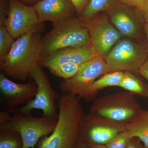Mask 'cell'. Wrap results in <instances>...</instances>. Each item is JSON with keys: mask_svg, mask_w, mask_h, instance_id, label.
Segmentation results:
<instances>
[{"mask_svg": "<svg viewBox=\"0 0 148 148\" xmlns=\"http://www.w3.org/2000/svg\"><path fill=\"white\" fill-rule=\"evenodd\" d=\"M80 99L69 94L60 95L57 123L50 135L39 141L38 148H76L80 123L84 114Z\"/></svg>", "mask_w": 148, "mask_h": 148, "instance_id": "1", "label": "cell"}, {"mask_svg": "<svg viewBox=\"0 0 148 148\" xmlns=\"http://www.w3.org/2000/svg\"><path fill=\"white\" fill-rule=\"evenodd\" d=\"M42 51L39 33L22 35L15 41L8 54L0 61L2 73L14 79L25 82L33 67L38 64Z\"/></svg>", "mask_w": 148, "mask_h": 148, "instance_id": "2", "label": "cell"}, {"mask_svg": "<svg viewBox=\"0 0 148 148\" xmlns=\"http://www.w3.org/2000/svg\"><path fill=\"white\" fill-rule=\"evenodd\" d=\"M79 17L53 24L52 30L42 38L41 58L62 49L90 45L86 24Z\"/></svg>", "mask_w": 148, "mask_h": 148, "instance_id": "3", "label": "cell"}, {"mask_svg": "<svg viewBox=\"0 0 148 148\" xmlns=\"http://www.w3.org/2000/svg\"><path fill=\"white\" fill-rule=\"evenodd\" d=\"M108 73V68L104 57L99 56L83 64L74 76L60 83L59 88L64 94L93 101L98 92L93 90L92 85L99 77Z\"/></svg>", "mask_w": 148, "mask_h": 148, "instance_id": "4", "label": "cell"}, {"mask_svg": "<svg viewBox=\"0 0 148 148\" xmlns=\"http://www.w3.org/2000/svg\"><path fill=\"white\" fill-rule=\"evenodd\" d=\"M134 95L126 92L104 95L95 100L89 112L125 124L143 110Z\"/></svg>", "mask_w": 148, "mask_h": 148, "instance_id": "5", "label": "cell"}, {"mask_svg": "<svg viewBox=\"0 0 148 148\" xmlns=\"http://www.w3.org/2000/svg\"><path fill=\"white\" fill-rule=\"evenodd\" d=\"M7 123L0 125V130H10L18 132L23 141L22 148H34L38 142L53 132L58 119L36 118L30 115L13 113Z\"/></svg>", "mask_w": 148, "mask_h": 148, "instance_id": "6", "label": "cell"}, {"mask_svg": "<svg viewBox=\"0 0 148 148\" xmlns=\"http://www.w3.org/2000/svg\"><path fill=\"white\" fill-rule=\"evenodd\" d=\"M126 130L125 123L89 112L84 115L79 127L78 144L106 145L120 132Z\"/></svg>", "mask_w": 148, "mask_h": 148, "instance_id": "7", "label": "cell"}, {"mask_svg": "<svg viewBox=\"0 0 148 148\" xmlns=\"http://www.w3.org/2000/svg\"><path fill=\"white\" fill-rule=\"evenodd\" d=\"M42 67L36 64L32 68L30 76L37 84V92L35 98L14 111L24 115H30L34 110L42 111L45 116L58 119V102L60 95L53 89Z\"/></svg>", "mask_w": 148, "mask_h": 148, "instance_id": "8", "label": "cell"}, {"mask_svg": "<svg viewBox=\"0 0 148 148\" xmlns=\"http://www.w3.org/2000/svg\"><path fill=\"white\" fill-rule=\"evenodd\" d=\"M104 58L109 73L120 71L132 73H138L148 58L144 47L127 38L119 40Z\"/></svg>", "mask_w": 148, "mask_h": 148, "instance_id": "9", "label": "cell"}, {"mask_svg": "<svg viewBox=\"0 0 148 148\" xmlns=\"http://www.w3.org/2000/svg\"><path fill=\"white\" fill-rule=\"evenodd\" d=\"M7 16L3 24L14 39L30 33H40L45 30L34 6L20 0H8Z\"/></svg>", "mask_w": 148, "mask_h": 148, "instance_id": "10", "label": "cell"}, {"mask_svg": "<svg viewBox=\"0 0 148 148\" xmlns=\"http://www.w3.org/2000/svg\"><path fill=\"white\" fill-rule=\"evenodd\" d=\"M86 25L90 44L97 53L103 57L108 53L122 36L106 16L92 19Z\"/></svg>", "mask_w": 148, "mask_h": 148, "instance_id": "11", "label": "cell"}, {"mask_svg": "<svg viewBox=\"0 0 148 148\" xmlns=\"http://www.w3.org/2000/svg\"><path fill=\"white\" fill-rule=\"evenodd\" d=\"M38 90L34 81L24 84L16 83L0 73V90L6 101V110L10 113L19 108L35 98Z\"/></svg>", "mask_w": 148, "mask_h": 148, "instance_id": "12", "label": "cell"}, {"mask_svg": "<svg viewBox=\"0 0 148 148\" xmlns=\"http://www.w3.org/2000/svg\"><path fill=\"white\" fill-rule=\"evenodd\" d=\"M99 56L90 44L84 46L59 49L41 58L38 64L47 69L51 66L63 63L83 64Z\"/></svg>", "mask_w": 148, "mask_h": 148, "instance_id": "13", "label": "cell"}, {"mask_svg": "<svg viewBox=\"0 0 148 148\" xmlns=\"http://www.w3.org/2000/svg\"><path fill=\"white\" fill-rule=\"evenodd\" d=\"M34 7L40 21H50L53 24L73 18L76 12L71 0H40Z\"/></svg>", "mask_w": 148, "mask_h": 148, "instance_id": "14", "label": "cell"}, {"mask_svg": "<svg viewBox=\"0 0 148 148\" xmlns=\"http://www.w3.org/2000/svg\"><path fill=\"white\" fill-rule=\"evenodd\" d=\"M110 10L111 21L122 36L130 38L138 37L140 27L136 11L122 3H116Z\"/></svg>", "mask_w": 148, "mask_h": 148, "instance_id": "15", "label": "cell"}, {"mask_svg": "<svg viewBox=\"0 0 148 148\" xmlns=\"http://www.w3.org/2000/svg\"><path fill=\"white\" fill-rule=\"evenodd\" d=\"M126 130L132 137L138 138L148 148V111H142L131 121L125 124Z\"/></svg>", "mask_w": 148, "mask_h": 148, "instance_id": "16", "label": "cell"}, {"mask_svg": "<svg viewBox=\"0 0 148 148\" xmlns=\"http://www.w3.org/2000/svg\"><path fill=\"white\" fill-rule=\"evenodd\" d=\"M119 87L134 94L148 97V86L134 75L131 72H124V75Z\"/></svg>", "mask_w": 148, "mask_h": 148, "instance_id": "17", "label": "cell"}, {"mask_svg": "<svg viewBox=\"0 0 148 148\" xmlns=\"http://www.w3.org/2000/svg\"><path fill=\"white\" fill-rule=\"evenodd\" d=\"M116 4V0H89L80 18L85 22H89L98 12L111 10Z\"/></svg>", "mask_w": 148, "mask_h": 148, "instance_id": "18", "label": "cell"}, {"mask_svg": "<svg viewBox=\"0 0 148 148\" xmlns=\"http://www.w3.org/2000/svg\"><path fill=\"white\" fill-rule=\"evenodd\" d=\"M124 75V72L117 71L107 73L92 85L93 90L98 92L99 90L109 86H119Z\"/></svg>", "mask_w": 148, "mask_h": 148, "instance_id": "19", "label": "cell"}, {"mask_svg": "<svg viewBox=\"0 0 148 148\" xmlns=\"http://www.w3.org/2000/svg\"><path fill=\"white\" fill-rule=\"evenodd\" d=\"M82 64L63 63L51 66L47 69L56 76L67 79L73 77L77 73Z\"/></svg>", "mask_w": 148, "mask_h": 148, "instance_id": "20", "label": "cell"}, {"mask_svg": "<svg viewBox=\"0 0 148 148\" xmlns=\"http://www.w3.org/2000/svg\"><path fill=\"white\" fill-rule=\"evenodd\" d=\"M21 135L15 131L0 130V148H22Z\"/></svg>", "mask_w": 148, "mask_h": 148, "instance_id": "21", "label": "cell"}, {"mask_svg": "<svg viewBox=\"0 0 148 148\" xmlns=\"http://www.w3.org/2000/svg\"><path fill=\"white\" fill-rule=\"evenodd\" d=\"M14 40L5 26L0 25V61L9 53L15 42Z\"/></svg>", "mask_w": 148, "mask_h": 148, "instance_id": "22", "label": "cell"}, {"mask_svg": "<svg viewBox=\"0 0 148 148\" xmlns=\"http://www.w3.org/2000/svg\"><path fill=\"white\" fill-rule=\"evenodd\" d=\"M132 138L130 132L125 130L116 135L106 146L108 148H126Z\"/></svg>", "mask_w": 148, "mask_h": 148, "instance_id": "23", "label": "cell"}, {"mask_svg": "<svg viewBox=\"0 0 148 148\" xmlns=\"http://www.w3.org/2000/svg\"><path fill=\"white\" fill-rule=\"evenodd\" d=\"M122 3L145 13L148 6V0H121Z\"/></svg>", "mask_w": 148, "mask_h": 148, "instance_id": "24", "label": "cell"}, {"mask_svg": "<svg viewBox=\"0 0 148 148\" xmlns=\"http://www.w3.org/2000/svg\"><path fill=\"white\" fill-rule=\"evenodd\" d=\"M76 10V12L80 16L86 8L89 0H71Z\"/></svg>", "mask_w": 148, "mask_h": 148, "instance_id": "25", "label": "cell"}, {"mask_svg": "<svg viewBox=\"0 0 148 148\" xmlns=\"http://www.w3.org/2000/svg\"><path fill=\"white\" fill-rule=\"evenodd\" d=\"M6 0H0V25L3 24L7 16Z\"/></svg>", "mask_w": 148, "mask_h": 148, "instance_id": "26", "label": "cell"}, {"mask_svg": "<svg viewBox=\"0 0 148 148\" xmlns=\"http://www.w3.org/2000/svg\"><path fill=\"white\" fill-rule=\"evenodd\" d=\"M126 148H145L144 145L138 138L133 137L132 138L129 145Z\"/></svg>", "mask_w": 148, "mask_h": 148, "instance_id": "27", "label": "cell"}, {"mask_svg": "<svg viewBox=\"0 0 148 148\" xmlns=\"http://www.w3.org/2000/svg\"><path fill=\"white\" fill-rule=\"evenodd\" d=\"M10 113L8 111H2L0 112V125L6 123L11 118Z\"/></svg>", "mask_w": 148, "mask_h": 148, "instance_id": "28", "label": "cell"}, {"mask_svg": "<svg viewBox=\"0 0 148 148\" xmlns=\"http://www.w3.org/2000/svg\"><path fill=\"white\" fill-rule=\"evenodd\" d=\"M138 73L148 81V58L140 67Z\"/></svg>", "mask_w": 148, "mask_h": 148, "instance_id": "29", "label": "cell"}, {"mask_svg": "<svg viewBox=\"0 0 148 148\" xmlns=\"http://www.w3.org/2000/svg\"><path fill=\"white\" fill-rule=\"evenodd\" d=\"M87 148H108L106 145H90L87 146Z\"/></svg>", "mask_w": 148, "mask_h": 148, "instance_id": "30", "label": "cell"}, {"mask_svg": "<svg viewBox=\"0 0 148 148\" xmlns=\"http://www.w3.org/2000/svg\"><path fill=\"white\" fill-rule=\"evenodd\" d=\"M23 3H25L26 4H31L33 3L38 2L40 0H20Z\"/></svg>", "mask_w": 148, "mask_h": 148, "instance_id": "31", "label": "cell"}, {"mask_svg": "<svg viewBox=\"0 0 148 148\" xmlns=\"http://www.w3.org/2000/svg\"><path fill=\"white\" fill-rule=\"evenodd\" d=\"M145 31L148 40V22H147L145 24Z\"/></svg>", "mask_w": 148, "mask_h": 148, "instance_id": "32", "label": "cell"}, {"mask_svg": "<svg viewBox=\"0 0 148 148\" xmlns=\"http://www.w3.org/2000/svg\"><path fill=\"white\" fill-rule=\"evenodd\" d=\"M144 13H145V18L147 22H148V6L147 10H146L145 12Z\"/></svg>", "mask_w": 148, "mask_h": 148, "instance_id": "33", "label": "cell"}, {"mask_svg": "<svg viewBox=\"0 0 148 148\" xmlns=\"http://www.w3.org/2000/svg\"><path fill=\"white\" fill-rule=\"evenodd\" d=\"M76 148H87V147L86 146L83 145H80V144L78 143Z\"/></svg>", "mask_w": 148, "mask_h": 148, "instance_id": "34", "label": "cell"}]
</instances>
